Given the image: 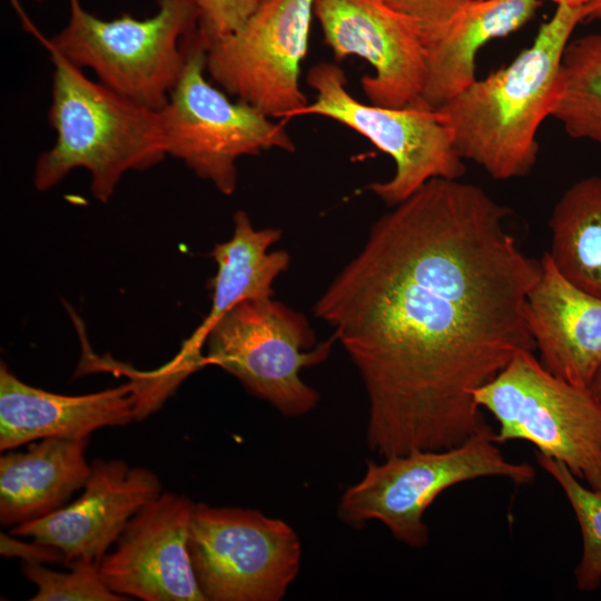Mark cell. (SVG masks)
<instances>
[{
	"label": "cell",
	"mask_w": 601,
	"mask_h": 601,
	"mask_svg": "<svg viewBox=\"0 0 601 601\" xmlns=\"http://www.w3.org/2000/svg\"><path fill=\"white\" fill-rule=\"evenodd\" d=\"M391 208L313 307L357 370L381 459L490 426L474 393L535 351L526 299L541 272L480 186L433 178Z\"/></svg>",
	"instance_id": "1"
},
{
	"label": "cell",
	"mask_w": 601,
	"mask_h": 601,
	"mask_svg": "<svg viewBox=\"0 0 601 601\" xmlns=\"http://www.w3.org/2000/svg\"><path fill=\"white\" fill-rule=\"evenodd\" d=\"M583 7L556 6L532 43L506 66L475 79L437 109L464 160L496 180L522 178L539 155L538 131L551 116L560 65Z\"/></svg>",
	"instance_id": "2"
},
{
	"label": "cell",
	"mask_w": 601,
	"mask_h": 601,
	"mask_svg": "<svg viewBox=\"0 0 601 601\" xmlns=\"http://www.w3.org/2000/svg\"><path fill=\"white\" fill-rule=\"evenodd\" d=\"M42 45L53 65L48 121L56 139L36 162L35 187L50 189L71 170L83 168L90 174L93 197L107 203L127 171L146 170L167 156L160 110L89 79Z\"/></svg>",
	"instance_id": "3"
},
{
	"label": "cell",
	"mask_w": 601,
	"mask_h": 601,
	"mask_svg": "<svg viewBox=\"0 0 601 601\" xmlns=\"http://www.w3.org/2000/svg\"><path fill=\"white\" fill-rule=\"evenodd\" d=\"M67 24L43 38L23 17L28 29L98 81L144 106L161 110L186 61L185 40L198 27L195 0H158V10L137 19L130 13L105 20L69 0Z\"/></svg>",
	"instance_id": "4"
},
{
	"label": "cell",
	"mask_w": 601,
	"mask_h": 601,
	"mask_svg": "<svg viewBox=\"0 0 601 601\" xmlns=\"http://www.w3.org/2000/svg\"><path fill=\"white\" fill-rule=\"evenodd\" d=\"M494 435L489 426L450 449L368 461L363 477L341 496L339 519L353 528L376 520L403 544L425 546L430 534L424 513L449 487L485 476L506 477L516 484L534 481V467L508 461Z\"/></svg>",
	"instance_id": "5"
},
{
	"label": "cell",
	"mask_w": 601,
	"mask_h": 601,
	"mask_svg": "<svg viewBox=\"0 0 601 601\" xmlns=\"http://www.w3.org/2000/svg\"><path fill=\"white\" fill-rule=\"evenodd\" d=\"M474 400L495 418L497 444L528 441L601 491V404L589 387L561 380L522 351Z\"/></svg>",
	"instance_id": "6"
},
{
	"label": "cell",
	"mask_w": 601,
	"mask_h": 601,
	"mask_svg": "<svg viewBox=\"0 0 601 601\" xmlns=\"http://www.w3.org/2000/svg\"><path fill=\"white\" fill-rule=\"evenodd\" d=\"M181 75L160 110L167 156L175 157L221 194L237 185L236 161L265 150L294 152L283 124L257 108L231 100L206 79L207 43L195 30L186 40Z\"/></svg>",
	"instance_id": "7"
},
{
	"label": "cell",
	"mask_w": 601,
	"mask_h": 601,
	"mask_svg": "<svg viewBox=\"0 0 601 601\" xmlns=\"http://www.w3.org/2000/svg\"><path fill=\"white\" fill-rule=\"evenodd\" d=\"M334 342L332 335L316 344L307 318L273 297L250 298L236 304L210 328L204 365L231 374L284 416L300 417L321 400L300 373L326 361Z\"/></svg>",
	"instance_id": "8"
},
{
	"label": "cell",
	"mask_w": 601,
	"mask_h": 601,
	"mask_svg": "<svg viewBox=\"0 0 601 601\" xmlns=\"http://www.w3.org/2000/svg\"><path fill=\"white\" fill-rule=\"evenodd\" d=\"M306 81L315 91V99L298 116L335 120L393 159V176L367 186L388 207L398 205L433 178L464 176V159L443 115L421 97L400 108L362 102L348 92L345 72L333 62L314 65Z\"/></svg>",
	"instance_id": "9"
},
{
	"label": "cell",
	"mask_w": 601,
	"mask_h": 601,
	"mask_svg": "<svg viewBox=\"0 0 601 601\" xmlns=\"http://www.w3.org/2000/svg\"><path fill=\"white\" fill-rule=\"evenodd\" d=\"M187 546L205 601H279L300 568L295 530L254 509L195 503Z\"/></svg>",
	"instance_id": "10"
},
{
	"label": "cell",
	"mask_w": 601,
	"mask_h": 601,
	"mask_svg": "<svg viewBox=\"0 0 601 601\" xmlns=\"http://www.w3.org/2000/svg\"><path fill=\"white\" fill-rule=\"evenodd\" d=\"M314 0H266L236 31L207 45L206 72L220 88L268 117L307 106L300 89Z\"/></svg>",
	"instance_id": "11"
},
{
	"label": "cell",
	"mask_w": 601,
	"mask_h": 601,
	"mask_svg": "<svg viewBox=\"0 0 601 601\" xmlns=\"http://www.w3.org/2000/svg\"><path fill=\"white\" fill-rule=\"evenodd\" d=\"M314 16L337 61L355 56L373 67L361 79L371 104L400 108L421 97L425 47L415 20L383 0H314Z\"/></svg>",
	"instance_id": "12"
},
{
	"label": "cell",
	"mask_w": 601,
	"mask_h": 601,
	"mask_svg": "<svg viewBox=\"0 0 601 601\" xmlns=\"http://www.w3.org/2000/svg\"><path fill=\"white\" fill-rule=\"evenodd\" d=\"M194 506L166 492L137 512L99 564L108 588L144 601H205L187 546Z\"/></svg>",
	"instance_id": "13"
},
{
	"label": "cell",
	"mask_w": 601,
	"mask_h": 601,
	"mask_svg": "<svg viewBox=\"0 0 601 601\" xmlns=\"http://www.w3.org/2000/svg\"><path fill=\"white\" fill-rule=\"evenodd\" d=\"M82 494L46 516L14 525L10 533L30 536L59 550L65 564H100L130 519L161 494L155 472L122 460L97 459Z\"/></svg>",
	"instance_id": "14"
},
{
	"label": "cell",
	"mask_w": 601,
	"mask_h": 601,
	"mask_svg": "<svg viewBox=\"0 0 601 601\" xmlns=\"http://www.w3.org/2000/svg\"><path fill=\"white\" fill-rule=\"evenodd\" d=\"M139 386L127 383L86 395H61L20 381L0 365V450L46 437H89L138 417Z\"/></svg>",
	"instance_id": "15"
},
{
	"label": "cell",
	"mask_w": 601,
	"mask_h": 601,
	"mask_svg": "<svg viewBox=\"0 0 601 601\" xmlns=\"http://www.w3.org/2000/svg\"><path fill=\"white\" fill-rule=\"evenodd\" d=\"M526 299L529 329L540 362L553 375L589 387L601 365V298L564 278L548 252Z\"/></svg>",
	"instance_id": "16"
},
{
	"label": "cell",
	"mask_w": 601,
	"mask_h": 601,
	"mask_svg": "<svg viewBox=\"0 0 601 601\" xmlns=\"http://www.w3.org/2000/svg\"><path fill=\"white\" fill-rule=\"evenodd\" d=\"M233 220L231 237L216 244L210 253L217 268L207 284L210 311L175 359L187 373L204 366L201 348L215 323L243 300L273 297L274 282L289 267L290 256L286 250L269 252L280 239L282 229L255 228L244 210H237Z\"/></svg>",
	"instance_id": "17"
},
{
	"label": "cell",
	"mask_w": 601,
	"mask_h": 601,
	"mask_svg": "<svg viewBox=\"0 0 601 601\" xmlns=\"http://www.w3.org/2000/svg\"><path fill=\"white\" fill-rule=\"evenodd\" d=\"M540 0H469L435 36L424 41L421 98L439 108L475 79V59L491 40L509 36L535 14Z\"/></svg>",
	"instance_id": "18"
},
{
	"label": "cell",
	"mask_w": 601,
	"mask_h": 601,
	"mask_svg": "<svg viewBox=\"0 0 601 601\" xmlns=\"http://www.w3.org/2000/svg\"><path fill=\"white\" fill-rule=\"evenodd\" d=\"M89 437H46L26 452L0 457V523L32 521L62 508L83 489L91 465L86 459Z\"/></svg>",
	"instance_id": "19"
},
{
	"label": "cell",
	"mask_w": 601,
	"mask_h": 601,
	"mask_svg": "<svg viewBox=\"0 0 601 601\" xmlns=\"http://www.w3.org/2000/svg\"><path fill=\"white\" fill-rule=\"evenodd\" d=\"M548 252L560 274L601 298V176L573 183L555 203Z\"/></svg>",
	"instance_id": "20"
},
{
	"label": "cell",
	"mask_w": 601,
	"mask_h": 601,
	"mask_svg": "<svg viewBox=\"0 0 601 601\" xmlns=\"http://www.w3.org/2000/svg\"><path fill=\"white\" fill-rule=\"evenodd\" d=\"M551 117L570 137L601 146V32L565 46Z\"/></svg>",
	"instance_id": "21"
},
{
	"label": "cell",
	"mask_w": 601,
	"mask_h": 601,
	"mask_svg": "<svg viewBox=\"0 0 601 601\" xmlns=\"http://www.w3.org/2000/svg\"><path fill=\"white\" fill-rule=\"evenodd\" d=\"M539 465L561 486L582 534V554L574 570L575 587L591 592L601 584V491L585 487L561 462L536 451Z\"/></svg>",
	"instance_id": "22"
},
{
	"label": "cell",
	"mask_w": 601,
	"mask_h": 601,
	"mask_svg": "<svg viewBox=\"0 0 601 601\" xmlns=\"http://www.w3.org/2000/svg\"><path fill=\"white\" fill-rule=\"evenodd\" d=\"M68 572H57L40 563H27L22 572L37 587L32 601H124L105 583L99 564L77 561L67 565Z\"/></svg>",
	"instance_id": "23"
},
{
	"label": "cell",
	"mask_w": 601,
	"mask_h": 601,
	"mask_svg": "<svg viewBox=\"0 0 601 601\" xmlns=\"http://www.w3.org/2000/svg\"><path fill=\"white\" fill-rule=\"evenodd\" d=\"M266 0H195L197 30L208 45L240 28Z\"/></svg>",
	"instance_id": "24"
},
{
	"label": "cell",
	"mask_w": 601,
	"mask_h": 601,
	"mask_svg": "<svg viewBox=\"0 0 601 601\" xmlns=\"http://www.w3.org/2000/svg\"><path fill=\"white\" fill-rule=\"evenodd\" d=\"M395 11L415 20L423 40L439 33L469 0H383Z\"/></svg>",
	"instance_id": "25"
},
{
	"label": "cell",
	"mask_w": 601,
	"mask_h": 601,
	"mask_svg": "<svg viewBox=\"0 0 601 601\" xmlns=\"http://www.w3.org/2000/svg\"><path fill=\"white\" fill-rule=\"evenodd\" d=\"M0 552L6 556H19L27 563H65L63 554L49 545L37 542L23 543L1 533Z\"/></svg>",
	"instance_id": "26"
},
{
	"label": "cell",
	"mask_w": 601,
	"mask_h": 601,
	"mask_svg": "<svg viewBox=\"0 0 601 601\" xmlns=\"http://www.w3.org/2000/svg\"><path fill=\"white\" fill-rule=\"evenodd\" d=\"M583 10L584 21L601 20V0H592Z\"/></svg>",
	"instance_id": "27"
},
{
	"label": "cell",
	"mask_w": 601,
	"mask_h": 601,
	"mask_svg": "<svg viewBox=\"0 0 601 601\" xmlns=\"http://www.w3.org/2000/svg\"><path fill=\"white\" fill-rule=\"evenodd\" d=\"M590 391L594 395V397L598 400V402L601 404V365L599 366L598 371L595 372L590 385Z\"/></svg>",
	"instance_id": "28"
},
{
	"label": "cell",
	"mask_w": 601,
	"mask_h": 601,
	"mask_svg": "<svg viewBox=\"0 0 601 601\" xmlns=\"http://www.w3.org/2000/svg\"><path fill=\"white\" fill-rule=\"evenodd\" d=\"M552 1H554L556 3V6L564 4V6H568V7L578 8V7L587 6L592 0H552Z\"/></svg>",
	"instance_id": "29"
},
{
	"label": "cell",
	"mask_w": 601,
	"mask_h": 601,
	"mask_svg": "<svg viewBox=\"0 0 601 601\" xmlns=\"http://www.w3.org/2000/svg\"><path fill=\"white\" fill-rule=\"evenodd\" d=\"M33 1H36V2H42L43 0H33Z\"/></svg>",
	"instance_id": "30"
}]
</instances>
